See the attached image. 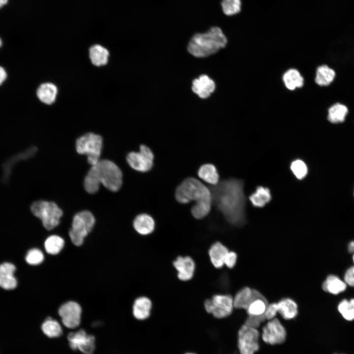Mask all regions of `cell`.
Here are the masks:
<instances>
[{"label": "cell", "instance_id": "f6af8a7d", "mask_svg": "<svg viewBox=\"0 0 354 354\" xmlns=\"http://www.w3.org/2000/svg\"><path fill=\"white\" fill-rule=\"evenodd\" d=\"M1 45H2V41L0 38V47H1Z\"/></svg>", "mask_w": 354, "mask_h": 354}, {"label": "cell", "instance_id": "7402d4cb", "mask_svg": "<svg viewBox=\"0 0 354 354\" xmlns=\"http://www.w3.org/2000/svg\"><path fill=\"white\" fill-rule=\"evenodd\" d=\"M283 82L286 88L290 90L300 88L304 85V78L298 70L291 68L287 70L282 77Z\"/></svg>", "mask_w": 354, "mask_h": 354}, {"label": "cell", "instance_id": "8fae6325", "mask_svg": "<svg viewBox=\"0 0 354 354\" xmlns=\"http://www.w3.org/2000/svg\"><path fill=\"white\" fill-rule=\"evenodd\" d=\"M82 308L74 301H69L62 304L59 308L58 313L63 324L68 328H75L81 323Z\"/></svg>", "mask_w": 354, "mask_h": 354}, {"label": "cell", "instance_id": "1f68e13d", "mask_svg": "<svg viewBox=\"0 0 354 354\" xmlns=\"http://www.w3.org/2000/svg\"><path fill=\"white\" fill-rule=\"evenodd\" d=\"M64 240L61 236L53 235L48 237L44 242L46 252L52 255L58 254L63 248Z\"/></svg>", "mask_w": 354, "mask_h": 354}, {"label": "cell", "instance_id": "d6986e66", "mask_svg": "<svg viewBox=\"0 0 354 354\" xmlns=\"http://www.w3.org/2000/svg\"><path fill=\"white\" fill-rule=\"evenodd\" d=\"M278 313L285 320H292L298 315V305L296 302L289 297H284L278 302Z\"/></svg>", "mask_w": 354, "mask_h": 354}, {"label": "cell", "instance_id": "f35d334b", "mask_svg": "<svg viewBox=\"0 0 354 354\" xmlns=\"http://www.w3.org/2000/svg\"><path fill=\"white\" fill-rule=\"evenodd\" d=\"M278 313L277 302L268 304L264 315L266 320H270L275 318Z\"/></svg>", "mask_w": 354, "mask_h": 354}, {"label": "cell", "instance_id": "f1b7e54d", "mask_svg": "<svg viewBox=\"0 0 354 354\" xmlns=\"http://www.w3.org/2000/svg\"><path fill=\"white\" fill-rule=\"evenodd\" d=\"M271 199V195L269 189L263 186L258 187L255 191L249 197L252 204L257 207L264 206Z\"/></svg>", "mask_w": 354, "mask_h": 354}, {"label": "cell", "instance_id": "c3c4849f", "mask_svg": "<svg viewBox=\"0 0 354 354\" xmlns=\"http://www.w3.org/2000/svg\"></svg>", "mask_w": 354, "mask_h": 354}, {"label": "cell", "instance_id": "d4e9b609", "mask_svg": "<svg viewBox=\"0 0 354 354\" xmlns=\"http://www.w3.org/2000/svg\"><path fill=\"white\" fill-rule=\"evenodd\" d=\"M253 299V289L249 287H243L236 293L233 298L234 308L246 310Z\"/></svg>", "mask_w": 354, "mask_h": 354}, {"label": "cell", "instance_id": "d6a6232c", "mask_svg": "<svg viewBox=\"0 0 354 354\" xmlns=\"http://www.w3.org/2000/svg\"><path fill=\"white\" fill-rule=\"evenodd\" d=\"M268 304V301L264 295L256 297L251 302L246 310L248 315H263L265 314Z\"/></svg>", "mask_w": 354, "mask_h": 354}, {"label": "cell", "instance_id": "484cf974", "mask_svg": "<svg viewBox=\"0 0 354 354\" xmlns=\"http://www.w3.org/2000/svg\"><path fill=\"white\" fill-rule=\"evenodd\" d=\"M108 50L101 45L96 44L89 49V56L92 63L97 66L105 65L108 60Z\"/></svg>", "mask_w": 354, "mask_h": 354}, {"label": "cell", "instance_id": "e575fe53", "mask_svg": "<svg viewBox=\"0 0 354 354\" xmlns=\"http://www.w3.org/2000/svg\"><path fill=\"white\" fill-rule=\"evenodd\" d=\"M338 310L343 317L348 321L354 320V298L344 299L338 306Z\"/></svg>", "mask_w": 354, "mask_h": 354}, {"label": "cell", "instance_id": "5b68a950", "mask_svg": "<svg viewBox=\"0 0 354 354\" xmlns=\"http://www.w3.org/2000/svg\"><path fill=\"white\" fill-rule=\"evenodd\" d=\"M101 184L110 191L115 192L121 187L122 174L113 162L106 159L100 160L94 165Z\"/></svg>", "mask_w": 354, "mask_h": 354}, {"label": "cell", "instance_id": "3957f363", "mask_svg": "<svg viewBox=\"0 0 354 354\" xmlns=\"http://www.w3.org/2000/svg\"><path fill=\"white\" fill-rule=\"evenodd\" d=\"M227 42V38L222 30L214 27L205 33L195 34L189 41L187 49L193 56L203 58L224 48Z\"/></svg>", "mask_w": 354, "mask_h": 354}, {"label": "cell", "instance_id": "5bb4252c", "mask_svg": "<svg viewBox=\"0 0 354 354\" xmlns=\"http://www.w3.org/2000/svg\"><path fill=\"white\" fill-rule=\"evenodd\" d=\"M315 74L314 82L321 88L329 87L336 77V72L334 69L325 63L318 66Z\"/></svg>", "mask_w": 354, "mask_h": 354}, {"label": "cell", "instance_id": "836d02e7", "mask_svg": "<svg viewBox=\"0 0 354 354\" xmlns=\"http://www.w3.org/2000/svg\"><path fill=\"white\" fill-rule=\"evenodd\" d=\"M221 5L223 13L227 16H233L241 10V0H222Z\"/></svg>", "mask_w": 354, "mask_h": 354}, {"label": "cell", "instance_id": "52a82bcc", "mask_svg": "<svg viewBox=\"0 0 354 354\" xmlns=\"http://www.w3.org/2000/svg\"><path fill=\"white\" fill-rule=\"evenodd\" d=\"M102 145V138L100 135L88 133L77 140L76 149L78 153L87 155L88 163L93 166L100 160Z\"/></svg>", "mask_w": 354, "mask_h": 354}, {"label": "cell", "instance_id": "8992f818", "mask_svg": "<svg viewBox=\"0 0 354 354\" xmlns=\"http://www.w3.org/2000/svg\"><path fill=\"white\" fill-rule=\"evenodd\" d=\"M95 222L94 216L88 210L80 211L74 215L69 231V237L74 245L77 246L82 245L84 238L92 229Z\"/></svg>", "mask_w": 354, "mask_h": 354}, {"label": "cell", "instance_id": "bcb514c9", "mask_svg": "<svg viewBox=\"0 0 354 354\" xmlns=\"http://www.w3.org/2000/svg\"><path fill=\"white\" fill-rule=\"evenodd\" d=\"M354 253V255L353 256V262L354 263V253Z\"/></svg>", "mask_w": 354, "mask_h": 354}, {"label": "cell", "instance_id": "7bdbcfd3", "mask_svg": "<svg viewBox=\"0 0 354 354\" xmlns=\"http://www.w3.org/2000/svg\"><path fill=\"white\" fill-rule=\"evenodd\" d=\"M348 249L349 252L351 253H354V240L349 243Z\"/></svg>", "mask_w": 354, "mask_h": 354}, {"label": "cell", "instance_id": "d590c367", "mask_svg": "<svg viewBox=\"0 0 354 354\" xmlns=\"http://www.w3.org/2000/svg\"><path fill=\"white\" fill-rule=\"evenodd\" d=\"M291 170L298 179H302L305 177L308 172L306 164L300 159H297L292 162L291 164Z\"/></svg>", "mask_w": 354, "mask_h": 354}, {"label": "cell", "instance_id": "74e56055", "mask_svg": "<svg viewBox=\"0 0 354 354\" xmlns=\"http://www.w3.org/2000/svg\"><path fill=\"white\" fill-rule=\"evenodd\" d=\"M266 320L264 315L261 316L248 315L245 324L253 328H258Z\"/></svg>", "mask_w": 354, "mask_h": 354}, {"label": "cell", "instance_id": "9c48e42d", "mask_svg": "<svg viewBox=\"0 0 354 354\" xmlns=\"http://www.w3.org/2000/svg\"><path fill=\"white\" fill-rule=\"evenodd\" d=\"M257 328L243 325L238 332V348L240 354H254L259 348Z\"/></svg>", "mask_w": 354, "mask_h": 354}, {"label": "cell", "instance_id": "603a6c76", "mask_svg": "<svg viewBox=\"0 0 354 354\" xmlns=\"http://www.w3.org/2000/svg\"><path fill=\"white\" fill-rule=\"evenodd\" d=\"M151 308V302L149 298L145 296L137 298L133 306V314L138 320H145L148 318Z\"/></svg>", "mask_w": 354, "mask_h": 354}, {"label": "cell", "instance_id": "4dcf8cb0", "mask_svg": "<svg viewBox=\"0 0 354 354\" xmlns=\"http://www.w3.org/2000/svg\"><path fill=\"white\" fill-rule=\"evenodd\" d=\"M41 329L45 335L49 338H56L62 334V329L59 323L51 317L47 318L41 325Z\"/></svg>", "mask_w": 354, "mask_h": 354}, {"label": "cell", "instance_id": "8d00e7d4", "mask_svg": "<svg viewBox=\"0 0 354 354\" xmlns=\"http://www.w3.org/2000/svg\"><path fill=\"white\" fill-rule=\"evenodd\" d=\"M26 262L31 265H38L43 262L44 256L40 249L33 248L30 249L27 253L26 258Z\"/></svg>", "mask_w": 354, "mask_h": 354}, {"label": "cell", "instance_id": "83f0119b", "mask_svg": "<svg viewBox=\"0 0 354 354\" xmlns=\"http://www.w3.org/2000/svg\"><path fill=\"white\" fill-rule=\"evenodd\" d=\"M200 178L206 182L215 185L219 182V176L217 169L211 164H205L202 165L198 172Z\"/></svg>", "mask_w": 354, "mask_h": 354}, {"label": "cell", "instance_id": "30bf717a", "mask_svg": "<svg viewBox=\"0 0 354 354\" xmlns=\"http://www.w3.org/2000/svg\"><path fill=\"white\" fill-rule=\"evenodd\" d=\"M154 155L147 146L141 145L139 152H131L126 156L129 165L134 170L141 172L149 171L153 165Z\"/></svg>", "mask_w": 354, "mask_h": 354}, {"label": "cell", "instance_id": "7a4b0ae2", "mask_svg": "<svg viewBox=\"0 0 354 354\" xmlns=\"http://www.w3.org/2000/svg\"><path fill=\"white\" fill-rule=\"evenodd\" d=\"M175 197L181 204L195 201L191 211L193 216L198 219L204 218L209 213L212 203L210 190L194 177L186 178L178 185Z\"/></svg>", "mask_w": 354, "mask_h": 354}, {"label": "cell", "instance_id": "cb8c5ba5", "mask_svg": "<svg viewBox=\"0 0 354 354\" xmlns=\"http://www.w3.org/2000/svg\"><path fill=\"white\" fill-rule=\"evenodd\" d=\"M58 93L57 87L53 83H45L41 84L37 89L38 99L46 104H51L55 101Z\"/></svg>", "mask_w": 354, "mask_h": 354}, {"label": "cell", "instance_id": "7dc6e473", "mask_svg": "<svg viewBox=\"0 0 354 354\" xmlns=\"http://www.w3.org/2000/svg\"><path fill=\"white\" fill-rule=\"evenodd\" d=\"M193 354V353H187V354Z\"/></svg>", "mask_w": 354, "mask_h": 354}, {"label": "cell", "instance_id": "e0dca14e", "mask_svg": "<svg viewBox=\"0 0 354 354\" xmlns=\"http://www.w3.org/2000/svg\"><path fill=\"white\" fill-rule=\"evenodd\" d=\"M214 81L206 75H202L193 80L192 89L200 98H206L214 91Z\"/></svg>", "mask_w": 354, "mask_h": 354}, {"label": "cell", "instance_id": "ee69618b", "mask_svg": "<svg viewBox=\"0 0 354 354\" xmlns=\"http://www.w3.org/2000/svg\"><path fill=\"white\" fill-rule=\"evenodd\" d=\"M8 0H0V8L5 5Z\"/></svg>", "mask_w": 354, "mask_h": 354}, {"label": "cell", "instance_id": "44dd1931", "mask_svg": "<svg viewBox=\"0 0 354 354\" xmlns=\"http://www.w3.org/2000/svg\"><path fill=\"white\" fill-rule=\"evenodd\" d=\"M229 251L228 248L220 242L212 245L208 253L210 261L215 267L221 268L224 265V260Z\"/></svg>", "mask_w": 354, "mask_h": 354}, {"label": "cell", "instance_id": "9a60e30c", "mask_svg": "<svg viewBox=\"0 0 354 354\" xmlns=\"http://www.w3.org/2000/svg\"><path fill=\"white\" fill-rule=\"evenodd\" d=\"M349 109L344 103L336 102L327 109L326 119L332 124L344 123L349 115Z\"/></svg>", "mask_w": 354, "mask_h": 354}, {"label": "cell", "instance_id": "6da1fadb", "mask_svg": "<svg viewBox=\"0 0 354 354\" xmlns=\"http://www.w3.org/2000/svg\"><path fill=\"white\" fill-rule=\"evenodd\" d=\"M242 180L231 178L222 180L210 190L212 200L231 224L240 226L245 221V197Z\"/></svg>", "mask_w": 354, "mask_h": 354}, {"label": "cell", "instance_id": "ba28073f", "mask_svg": "<svg viewBox=\"0 0 354 354\" xmlns=\"http://www.w3.org/2000/svg\"><path fill=\"white\" fill-rule=\"evenodd\" d=\"M206 310L218 319L228 317L234 308L233 298L230 295H216L205 302Z\"/></svg>", "mask_w": 354, "mask_h": 354}, {"label": "cell", "instance_id": "277c9868", "mask_svg": "<svg viewBox=\"0 0 354 354\" xmlns=\"http://www.w3.org/2000/svg\"><path fill=\"white\" fill-rule=\"evenodd\" d=\"M33 214L41 220L44 227L51 230L59 225L63 212L58 206L53 202L38 201L31 206Z\"/></svg>", "mask_w": 354, "mask_h": 354}, {"label": "cell", "instance_id": "f546056e", "mask_svg": "<svg viewBox=\"0 0 354 354\" xmlns=\"http://www.w3.org/2000/svg\"><path fill=\"white\" fill-rule=\"evenodd\" d=\"M101 184L94 165L91 166L85 177L84 186L85 190L90 194L96 193Z\"/></svg>", "mask_w": 354, "mask_h": 354}, {"label": "cell", "instance_id": "2e32d148", "mask_svg": "<svg viewBox=\"0 0 354 354\" xmlns=\"http://www.w3.org/2000/svg\"><path fill=\"white\" fill-rule=\"evenodd\" d=\"M173 265L178 271V278L182 281L191 279L194 274L195 265L193 259L188 256L177 257Z\"/></svg>", "mask_w": 354, "mask_h": 354}, {"label": "cell", "instance_id": "ffe728a7", "mask_svg": "<svg viewBox=\"0 0 354 354\" xmlns=\"http://www.w3.org/2000/svg\"><path fill=\"white\" fill-rule=\"evenodd\" d=\"M135 230L140 234L147 235L152 233L154 229L155 223L149 215L142 213L137 215L133 221Z\"/></svg>", "mask_w": 354, "mask_h": 354}, {"label": "cell", "instance_id": "b9f144b4", "mask_svg": "<svg viewBox=\"0 0 354 354\" xmlns=\"http://www.w3.org/2000/svg\"><path fill=\"white\" fill-rule=\"evenodd\" d=\"M7 77V74L4 69L0 66V85L5 81Z\"/></svg>", "mask_w": 354, "mask_h": 354}, {"label": "cell", "instance_id": "ab89813d", "mask_svg": "<svg viewBox=\"0 0 354 354\" xmlns=\"http://www.w3.org/2000/svg\"><path fill=\"white\" fill-rule=\"evenodd\" d=\"M237 257V256L236 252L229 251L225 257L224 265L229 268H233L236 264Z\"/></svg>", "mask_w": 354, "mask_h": 354}, {"label": "cell", "instance_id": "4316f807", "mask_svg": "<svg viewBox=\"0 0 354 354\" xmlns=\"http://www.w3.org/2000/svg\"><path fill=\"white\" fill-rule=\"evenodd\" d=\"M347 288V284L338 277L330 275L328 276L322 285L323 290L333 295H337L344 292Z\"/></svg>", "mask_w": 354, "mask_h": 354}, {"label": "cell", "instance_id": "7c38bea8", "mask_svg": "<svg viewBox=\"0 0 354 354\" xmlns=\"http://www.w3.org/2000/svg\"><path fill=\"white\" fill-rule=\"evenodd\" d=\"M69 345L73 350H80L84 354H92L95 350V338L83 329L69 333Z\"/></svg>", "mask_w": 354, "mask_h": 354}, {"label": "cell", "instance_id": "ac0fdd59", "mask_svg": "<svg viewBox=\"0 0 354 354\" xmlns=\"http://www.w3.org/2000/svg\"><path fill=\"white\" fill-rule=\"evenodd\" d=\"M15 266L12 263H4L0 265V287L5 290H12L17 286V282L14 276Z\"/></svg>", "mask_w": 354, "mask_h": 354}, {"label": "cell", "instance_id": "4fadbf2b", "mask_svg": "<svg viewBox=\"0 0 354 354\" xmlns=\"http://www.w3.org/2000/svg\"><path fill=\"white\" fill-rule=\"evenodd\" d=\"M262 339L266 343L274 345L283 343L286 338L285 327L277 318L269 320L263 327Z\"/></svg>", "mask_w": 354, "mask_h": 354}, {"label": "cell", "instance_id": "60d3db41", "mask_svg": "<svg viewBox=\"0 0 354 354\" xmlns=\"http://www.w3.org/2000/svg\"><path fill=\"white\" fill-rule=\"evenodd\" d=\"M344 281L348 285L354 287V266L350 267L346 271Z\"/></svg>", "mask_w": 354, "mask_h": 354}]
</instances>
